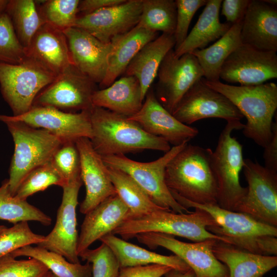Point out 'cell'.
I'll list each match as a JSON object with an SVG mask.
<instances>
[{
  "instance_id": "obj_1",
  "label": "cell",
  "mask_w": 277,
  "mask_h": 277,
  "mask_svg": "<svg viewBox=\"0 0 277 277\" xmlns=\"http://www.w3.org/2000/svg\"><path fill=\"white\" fill-rule=\"evenodd\" d=\"M94 150L101 156L136 153L145 150L163 151L170 145L163 138L145 131L128 117L107 109L93 107L90 111Z\"/></svg>"
},
{
  "instance_id": "obj_2",
  "label": "cell",
  "mask_w": 277,
  "mask_h": 277,
  "mask_svg": "<svg viewBox=\"0 0 277 277\" xmlns=\"http://www.w3.org/2000/svg\"><path fill=\"white\" fill-rule=\"evenodd\" d=\"M212 150L189 144L167 164L165 181L170 193L192 203L217 205V187L211 165Z\"/></svg>"
},
{
  "instance_id": "obj_3",
  "label": "cell",
  "mask_w": 277,
  "mask_h": 277,
  "mask_svg": "<svg viewBox=\"0 0 277 277\" xmlns=\"http://www.w3.org/2000/svg\"><path fill=\"white\" fill-rule=\"evenodd\" d=\"M182 206L198 208L207 212L216 223L207 230L224 239L226 243L250 252L264 255H277V227L258 221L243 213L223 209L217 205L192 203L171 193Z\"/></svg>"
},
{
  "instance_id": "obj_4",
  "label": "cell",
  "mask_w": 277,
  "mask_h": 277,
  "mask_svg": "<svg viewBox=\"0 0 277 277\" xmlns=\"http://www.w3.org/2000/svg\"><path fill=\"white\" fill-rule=\"evenodd\" d=\"M209 87L227 97L247 120L244 135L265 148L272 136V118L277 109V85L273 82L235 86L202 78Z\"/></svg>"
},
{
  "instance_id": "obj_5",
  "label": "cell",
  "mask_w": 277,
  "mask_h": 277,
  "mask_svg": "<svg viewBox=\"0 0 277 277\" xmlns=\"http://www.w3.org/2000/svg\"><path fill=\"white\" fill-rule=\"evenodd\" d=\"M194 209L193 212L182 213L161 209L147 214L128 217L112 234L126 241L138 234L159 232L181 236L194 242L214 239L226 243L224 239L207 230V227L216 225L211 216L205 210Z\"/></svg>"
},
{
  "instance_id": "obj_6",
  "label": "cell",
  "mask_w": 277,
  "mask_h": 277,
  "mask_svg": "<svg viewBox=\"0 0 277 277\" xmlns=\"http://www.w3.org/2000/svg\"><path fill=\"white\" fill-rule=\"evenodd\" d=\"M3 122L6 124L14 144L8 179L10 192L14 196L26 175L34 169L50 162L63 143L46 130L18 121Z\"/></svg>"
},
{
  "instance_id": "obj_7",
  "label": "cell",
  "mask_w": 277,
  "mask_h": 277,
  "mask_svg": "<svg viewBox=\"0 0 277 277\" xmlns=\"http://www.w3.org/2000/svg\"><path fill=\"white\" fill-rule=\"evenodd\" d=\"M244 127L241 121L227 122L211 155L212 168L217 187V205L233 211L247 190L240 182V173L244 163L243 146L231 136L233 130H242Z\"/></svg>"
},
{
  "instance_id": "obj_8",
  "label": "cell",
  "mask_w": 277,
  "mask_h": 277,
  "mask_svg": "<svg viewBox=\"0 0 277 277\" xmlns=\"http://www.w3.org/2000/svg\"><path fill=\"white\" fill-rule=\"evenodd\" d=\"M172 146L164 155L150 162L132 160L125 155L101 156L108 167L129 175L158 206L176 213L190 211L180 205L172 196L165 181L166 167L169 161L188 144Z\"/></svg>"
},
{
  "instance_id": "obj_9",
  "label": "cell",
  "mask_w": 277,
  "mask_h": 277,
  "mask_svg": "<svg viewBox=\"0 0 277 277\" xmlns=\"http://www.w3.org/2000/svg\"><path fill=\"white\" fill-rule=\"evenodd\" d=\"M56 76L27 55L17 64L0 63V89L13 116L29 110L38 94Z\"/></svg>"
},
{
  "instance_id": "obj_10",
  "label": "cell",
  "mask_w": 277,
  "mask_h": 277,
  "mask_svg": "<svg viewBox=\"0 0 277 277\" xmlns=\"http://www.w3.org/2000/svg\"><path fill=\"white\" fill-rule=\"evenodd\" d=\"M243 169L247 190L234 211L277 227V172L249 159H244Z\"/></svg>"
},
{
  "instance_id": "obj_11",
  "label": "cell",
  "mask_w": 277,
  "mask_h": 277,
  "mask_svg": "<svg viewBox=\"0 0 277 277\" xmlns=\"http://www.w3.org/2000/svg\"><path fill=\"white\" fill-rule=\"evenodd\" d=\"M95 84L72 64L38 94L33 106L67 112L90 111Z\"/></svg>"
},
{
  "instance_id": "obj_12",
  "label": "cell",
  "mask_w": 277,
  "mask_h": 277,
  "mask_svg": "<svg viewBox=\"0 0 277 277\" xmlns=\"http://www.w3.org/2000/svg\"><path fill=\"white\" fill-rule=\"evenodd\" d=\"M134 238L150 249L162 247L172 252L193 271L196 277H229L227 267L212 252L216 240L187 243L173 235L159 232L140 233Z\"/></svg>"
},
{
  "instance_id": "obj_13",
  "label": "cell",
  "mask_w": 277,
  "mask_h": 277,
  "mask_svg": "<svg viewBox=\"0 0 277 277\" xmlns=\"http://www.w3.org/2000/svg\"><path fill=\"white\" fill-rule=\"evenodd\" d=\"M155 95L170 113L193 85L204 76L196 58L191 53L175 56L174 49L165 56L157 71Z\"/></svg>"
},
{
  "instance_id": "obj_14",
  "label": "cell",
  "mask_w": 277,
  "mask_h": 277,
  "mask_svg": "<svg viewBox=\"0 0 277 277\" xmlns=\"http://www.w3.org/2000/svg\"><path fill=\"white\" fill-rule=\"evenodd\" d=\"M23 122L31 127L46 130L62 142H75L81 137L91 139L92 131L90 111L67 112L55 108L34 106L17 116L0 114V121Z\"/></svg>"
},
{
  "instance_id": "obj_15",
  "label": "cell",
  "mask_w": 277,
  "mask_h": 277,
  "mask_svg": "<svg viewBox=\"0 0 277 277\" xmlns=\"http://www.w3.org/2000/svg\"><path fill=\"white\" fill-rule=\"evenodd\" d=\"M81 177L67 182L63 187L62 202L57 212L52 231L37 246L57 253L73 263L80 262L77 253L78 234L76 208L79 190L83 185Z\"/></svg>"
},
{
  "instance_id": "obj_16",
  "label": "cell",
  "mask_w": 277,
  "mask_h": 277,
  "mask_svg": "<svg viewBox=\"0 0 277 277\" xmlns=\"http://www.w3.org/2000/svg\"><path fill=\"white\" fill-rule=\"evenodd\" d=\"M172 114L187 125L208 118H223L228 122L241 121L244 117L227 97L207 86L202 78L184 95Z\"/></svg>"
},
{
  "instance_id": "obj_17",
  "label": "cell",
  "mask_w": 277,
  "mask_h": 277,
  "mask_svg": "<svg viewBox=\"0 0 277 277\" xmlns=\"http://www.w3.org/2000/svg\"><path fill=\"white\" fill-rule=\"evenodd\" d=\"M277 77V55L242 44L223 64L220 78L241 86H254Z\"/></svg>"
},
{
  "instance_id": "obj_18",
  "label": "cell",
  "mask_w": 277,
  "mask_h": 277,
  "mask_svg": "<svg viewBox=\"0 0 277 277\" xmlns=\"http://www.w3.org/2000/svg\"><path fill=\"white\" fill-rule=\"evenodd\" d=\"M143 0L124 3L78 16L74 26L81 28L103 43H110L115 37L126 33L138 23Z\"/></svg>"
},
{
  "instance_id": "obj_19",
  "label": "cell",
  "mask_w": 277,
  "mask_h": 277,
  "mask_svg": "<svg viewBox=\"0 0 277 277\" xmlns=\"http://www.w3.org/2000/svg\"><path fill=\"white\" fill-rule=\"evenodd\" d=\"M128 117L148 133L163 138L173 146L188 143L199 133L197 128L183 124L167 111L150 88L141 109Z\"/></svg>"
},
{
  "instance_id": "obj_20",
  "label": "cell",
  "mask_w": 277,
  "mask_h": 277,
  "mask_svg": "<svg viewBox=\"0 0 277 277\" xmlns=\"http://www.w3.org/2000/svg\"><path fill=\"white\" fill-rule=\"evenodd\" d=\"M75 144L80 157L81 177L86 188L80 212L85 214L116 192L109 176L108 167L93 148L90 140L81 137Z\"/></svg>"
},
{
  "instance_id": "obj_21",
  "label": "cell",
  "mask_w": 277,
  "mask_h": 277,
  "mask_svg": "<svg viewBox=\"0 0 277 277\" xmlns=\"http://www.w3.org/2000/svg\"><path fill=\"white\" fill-rule=\"evenodd\" d=\"M72 64L95 83L103 81L113 46L100 41L87 31L72 27L63 31Z\"/></svg>"
},
{
  "instance_id": "obj_22",
  "label": "cell",
  "mask_w": 277,
  "mask_h": 277,
  "mask_svg": "<svg viewBox=\"0 0 277 277\" xmlns=\"http://www.w3.org/2000/svg\"><path fill=\"white\" fill-rule=\"evenodd\" d=\"M242 44L259 50L277 51V8L250 0L241 31Z\"/></svg>"
},
{
  "instance_id": "obj_23",
  "label": "cell",
  "mask_w": 277,
  "mask_h": 277,
  "mask_svg": "<svg viewBox=\"0 0 277 277\" xmlns=\"http://www.w3.org/2000/svg\"><path fill=\"white\" fill-rule=\"evenodd\" d=\"M129 215L128 208L117 194L85 214L78 238L77 254L89 248L96 240L112 233Z\"/></svg>"
},
{
  "instance_id": "obj_24",
  "label": "cell",
  "mask_w": 277,
  "mask_h": 277,
  "mask_svg": "<svg viewBox=\"0 0 277 277\" xmlns=\"http://www.w3.org/2000/svg\"><path fill=\"white\" fill-rule=\"evenodd\" d=\"M26 54L58 75L72 64L66 37L64 32L44 24L26 49Z\"/></svg>"
},
{
  "instance_id": "obj_25",
  "label": "cell",
  "mask_w": 277,
  "mask_h": 277,
  "mask_svg": "<svg viewBox=\"0 0 277 277\" xmlns=\"http://www.w3.org/2000/svg\"><path fill=\"white\" fill-rule=\"evenodd\" d=\"M212 252L227 267L229 277H264L277 266L276 255L253 253L219 240Z\"/></svg>"
},
{
  "instance_id": "obj_26",
  "label": "cell",
  "mask_w": 277,
  "mask_h": 277,
  "mask_svg": "<svg viewBox=\"0 0 277 277\" xmlns=\"http://www.w3.org/2000/svg\"><path fill=\"white\" fill-rule=\"evenodd\" d=\"M144 100L138 80L133 76L124 75L105 88L93 94V106L130 117L141 108Z\"/></svg>"
},
{
  "instance_id": "obj_27",
  "label": "cell",
  "mask_w": 277,
  "mask_h": 277,
  "mask_svg": "<svg viewBox=\"0 0 277 277\" xmlns=\"http://www.w3.org/2000/svg\"><path fill=\"white\" fill-rule=\"evenodd\" d=\"M175 44L174 35L162 33L145 45L126 68L124 75L133 76L138 80L144 100L163 58L174 49Z\"/></svg>"
},
{
  "instance_id": "obj_28",
  "label": "cell",
  "mask_w": 277,
  "mask_h": 277,
  "mask_svg": "<svg viewBox=\"0 0 277 277\" xmlns=\"http://www.w3.org/2000/svg\"><path fill=\"white\" fill-rule=\"evenodd\" d=\"M158 32L136 26L125 34L112 39V51L108 60L106 75L100 84L105 88L124 74L128 65L137 52L148 42L157 37Z\"/></svg>"
},
{
  "instance_id": "obj_29",
  "label": "cell",
  "mask_w": 277,
  "mask_h": 277,
  "mask_svg": "<svg viewBox=\"0 0 277 277\" xmlns=\"http://www.w3.org/2000/svg\"><path fill=\"white\" fill-rule=\"evenodd\" d=\"M222 3V0H207L196 24L180 47L174 50L175 57L204 49L227 32L232 24L220 22Z\"/></svg>"
},
{
  "instance_id": "obj_30",
  "label": "cell",
  "mask_w": 277,
  "mask_h": 277,
  "mask_svg": "<svg viewBox=\"0 0 277 277\" xmlns=\"http://www.w3.org/2000/svg\"><path fill=\"white\" fill-rule=\"evenodd\" d=\"M107 245L115 255L120 268L161 265L181 271L189 270V267L179 256L157 253L129 243L110 233L99 240Z\"/></svg>"
},
{
  "instance_id": "obj_31",
  "label": "cell",
  "mask_w": 277,
  "mask_h": 277,
  "mask_svg": "<svg viewBox=\"0 0 277 277\" xmlns=\"http://www.w3.org/2000/svg\"><path fill=\"white\" fill-rule=\"evenodd\" d=\"M243 20L232 24L225 34L209 47L196 49L190 53L197 60L203 71V78L205 80L209 81L220 80V73L224 62L242 44L241 31Z\"/></svg>"
},
{
  "instance_id": "obj_32",
  "label": "cell",
  "mask_w": 277,
  "mask_h": 277,
  "mask_svg": "<svg viewBox=\"0 0 277 277\" xmlns=\"http://www.w3.org/2000/svg\"><path fill=\"white\" fill-rule=\"evenodd\" d=\"M108 172L116 194L129 209L128 217L147 214L161 209L171 211L154 203L145 191L127 173L110 167H108Z\"/></svg>"
},
{
  "instance_id": "obj_33",
  "label": "cell",
  "mask_w": 277,
  "mask_h": 277,
  "mask_svg": "<svg viewBox=\"0 0 277 277\" xmlns=\"http://www.w3.org/2000/svg\"><path fill=\"white\" fill-rule=\"evenodd\" d=\"M11 254L15 258L25 256L36 259L57 277H92L90 263H71L63 255L37 245L26 246L12 252Z\"/></svg>"
},
{
  "instance_id": "obj_34",
  "label": "cell",
  "mask_w": 277,
  "mask_h": 277,
  "mask_svg": "<svg viewBox=\"0 0 277 277\" xmlns=\"http://www.w3.org/2000/svg\"><path fill=\"white\" fill-rule=\"evenodd\" d=\"M5 12L10 17L16 36L26 49L43 23L35 1L10 0Z\"/></svg>"
},
{
  "instance_id": "obj_35",
  "label": "cell",
  "mask_w": 277,
  "mask_h": 277,
  "mask_svg": "<svg viewBox=\"0 0 277 277\" xmlns=\"http://www.w3.org/2000/svg\"><path fill=\"white\" fill-rule=\"evenodd\" d=\"M0 220L13 224L24 221H37L44 226H49L51 218L38 208L13 196L9 190L8 180L0 186Z\"/></svg>"
},
{
  "instance_id": "obj_36",
  "label": "cell",
  "mask_w": 277,
  "mask_h": 277,
  "mask_svg": "<svg viewBox=\"0 0 277 277\" xmlns=\"http://www.w3.org/2000/svg\"><path fill=\"white\" fill-rule=\"evenodd\" d=\"M176 6L173 0H143L138 27L153 32L174 34Z\"/></svg>"
},
{
  "instance_id": "obj_37",
  "label": "cell",
  "mask_w": 277,
  "mask_h": 277,
  "mask_svg": "<svg viewBox=\"0 0 277 277\" xmlns=\"http://www.w3.org/2000/svg\"><path fill=\"white\" fill-rule=\"evenodd\" d=\"M79 2V0L43 1L37 9L44 24L63 31L74 26Z\"/></svg>"
},
{
  "instance_id": "obj_38",
  "label": "cell",
  "mask_w": 277,
  "mask_h": 277,
  "mask_svg": "<svg viewBox=\"0 0 277 277\" xmlns=\"http://www.w3.org/2000/svg\"><path fill=\"white\" fill-rule=\"evenodd\" d=\"M66 184L50 162L30 172L21 183L14 196L19 200L27 201L30 196L44 191L51 185L62 188Z\"/></svg>"
},
{
  "instance_id": "obj_39",
  "label": "cell",
  "mask_w": 277,
  "mask_h": 277,
  "mask_svg": "<svg viewBox=\"0 0 277 277\" xmlns=\"http://www.w3.org/2000/svg\"><path fill=\"white\" fill-rule=\"evenodd\" d=\"M27 56L11 20L5 12L0 15V63L17 64Z\"/></svg>"
},
{
  "instance_id": "obj_40",
  "label": "cell",
  "mask_w": 277,
  "mask_h": 277,
  "mask_svg": "<svg viewBox=\"0 0 277 277\" xmlns=\"http://www.w3.org/2000/svg\"><path fill=\"white\" fill-rule=\"evenodd\" d=\"M91 264L92 277H118L120 267L111 249L102 243L94 249H86L78 254Z\"/></svg>"
},
{
  "instance_id": "obj_41",
  "label": "cell",
  "mask_w": 277,
  "mask_h": 277,
  "mask_svg": "<svg viewBox=\"0 0 277 277\" xmlns=\"http://www.w3.org/2000/svg\"><path fill=\"white\" fill-rule=\"evenodd\" d=\"M44 239L45 236L31 230L27 221L14 224L0 233V258L26 246L37 245Z\"/></svg>"
},
{
  "instance_id": "obj_42",
  "label": "cell",
  "mask_w": 277,
  "mask_h": 277,
  "mask_svg": "<svg viewBox=\"0 0 277 277\" xmlns=\"http://www.w3.org/2000/svg\"><path fill=\"white\" fill-rule=\"evenodd\" d=\"M50 163L66 183L81 176V162L75 142L64 143L52 156Z\"/></svg>"
},
{
  "instance_id": "obj_43",
  "label": "cell",
  "mask_w": 277,
  "mask_h": 277,
  "mask_svg": "<svg viewBox=\"0 0 277 277\" xmlns=\"http://www.w3.org/2000/svg\"><path fill=\"white\" fill-rule=\"evenodd\" d=\"M48 271L33 258L18 260L11 253L0 258V277H44Z\"/></svg>"
},
{
  "instance_id": "obj_44",
  "label": "cell",
  "mask_w": 277,
  "mask_h": 277,
  "mask_svg": "<svg viewBox=\"0 0 277 277\" xmlns=\"http://www.w3.org/2000/svg\"><path fill=\"white\" fill-rule=\"evenodd\" d=\"M176 6V20L174 33L175 46L177 49L188 35L191 21L196 12L202 6H205L207 0H175Z\"/></svg>"
},
{
  "instance_id": "obj_45",
  "label": "cell",
  "mask_w": 277,
  "mask_h": 277,
  "mask_svg": "<svg viewBox=\"0 0 277 277\" xmlns=\"http://www.w3.org/2000/svg\"><path fill=\"white\" fill-rule=\"evenodd\" d=\"M172 269L157 264L123 267L120 268L118 277H162Z\"/></svg>"
},
{
  "instance_id": "obj_46",
  "label": "cell",
  "mask_w": 277,
  "mask_h": 277,
  "mask_svg": "<svg viewBox=\"0 0 277 277\" xmlns=\"http://www.w3.org/2000/svg\"><path fill=\"white\" fill-rule=\"evenodd\" d=\"M250 0H224L221 13L228 23L233 24L243 20Z\"/></svg>"
},
{
  "instance_id": "obj_47",
  "label": "cell",
  "mask_w": 277,
  "mask_h": 277,
  "mask_svg": "<svg viewBox=\"0 0 277 277\" xmlns=\"http://www.w3.org/2000/svg\"><path fill=\"white\" fill-rule=\"evenodd\" d=\"M264 167L277 172V121L272 123V136L267 146L264 148Z\"/></svg>"
},
{
  "instance_id": "obj_48",
  "label": "cell",
  "mask_w": 277,
  "mask_h": 277,
  "mask_svg": "<svg viewBox=\"0 0 277 277\" xmlns=\"http://www.w3.org/2000/svg\"><path fill=\"white\" fill-rule=\"evenodd\" d=\"M126 0H83L80 1L78 6V16L93 13L101 9L118 5ZM77 16V17H78Z\"/></svg>"
},
{
  "instance_id": "obj_49",
  "label": "cell",
  "mask_w": 277,
  "mask_h": 277,
  "mask_svg": "<svg viewBox=\"0 0 277 277\" xmlns=\"http://www.w3.org/2000/svg\"><path fill=\"white\" fill-rule=\"evenodd\" d=\"M164 276L165 277H196L195 273L191 269L186 271H181L172 269Z\"/></svg>"
},
{
  "instance_id": "obj_50",
  "label": "cell",
  "mask_w": 277,
  "mask_h": 277,
  "mask_svg": "<svg viewBox=\"0 0 277 277\" xmlns=\"http://www.w3.org/2000/svg\"><path fill=\"white\" fill-rule=\"evenodd\" d=\"M9 0H0V15L5 12Z\"/></svg>"
},
{
  "instance_id": "obj_51",
  "label": "cell",
  "mask_w": 277,
  "mask_h": 277,
  "mask_svg": "<svg viewBox=\"0 0 277 277\" xmlns=\"http://www.w3.org/2000/svg\"><path fill=\"white\" fill-rule=\"evenodd\" d=\"M266 4L273 6H277V1L276 0H263Z\"/></svg>"
},
{
  "instance_id": "obj_52",
  "label": "cell",
  "mask_w": 277,
  "mask_h": 277,
  "mask_svg": "<svg viewBox=\"0 0 277 277\" xmlns=\"http://www.w3.org/2000/svg\"><path fill=\"white\" fill-rule=\"evenodd\" d=\"M44 277H57V276H55L49 270Z\"/></svg>"
},
{
  "instance_id": "obj_53",
  "label": "cell",
  "mask_w": 277,
  "mask_h": 277,
  "mask_svg": "<svg viewBox=\"0 0 277 277\" xmlns=\"http://www.w3.org/2000/svg\"><path fill=\"white\" fill-rule=\"evenodd\" d=\"M7 227L4 225H0V233L5 230Z\"/></svg>"
}]
</instances>
